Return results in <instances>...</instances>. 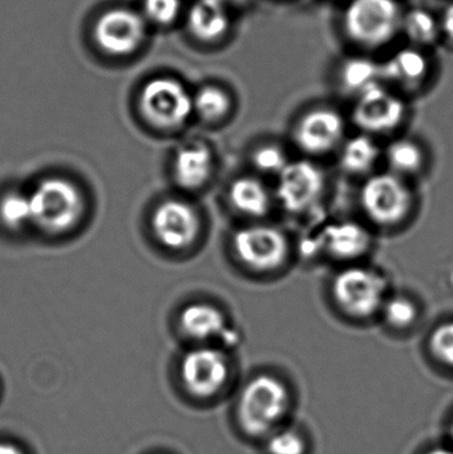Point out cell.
<instances>
[{
    "mask_svg": "<svg viewBox=\"0 0 453 454\" xmlns=\"http://www.w3.org/2000/svg\"><path fill=\"white\" fill-rule=\"evenodd\" d=\"M403 16L398 0H350L343 12V29L354 44L379 50L401 34Z\"/></svg>",
    "mask_w": 453,
    "mask_h": 454,
    "instance_id": "obj_1",
    "label": "cell"
},
{
    "mask_svg": "<svg viewBox=\"0 0 453 454\" xmlns=\"http://www.w3.org/2000/svg\"><path fill=\"white\" fill-rule=\"evenodd\" d=\"M289 407V392L278 379L260 375L242 391L238 418L242 428L253 436L270 434Z\"/></svg>",
    "mask_w": 453,
    "mask_h": 454,
    "instance_id": "obj_2",
    "label": "cell"
},
{
    "mask_svg": "<svg viewBox=\"0 0 453 454\" xmlns=\"http://www.w3.org/2000/svg\"><path fill=\"white\" fill-rule=\"evenodd\" d=\"M28 196L32 223L47 232L72 229L79 223L84 209L79 189L64 178H45Z\"/></svg>",
    "mask_w": 453,
    "mask_h": 454,
    "instance_id": "obj_3",
    "label": "cell"
},
{
    "mask_svg": "<svg viewBox=\"0 0 453 454\" xmlns=\"http://www.w3.org/2000/svg\"><path fill=\"white\" fill-rule=\"evenodd\" d=\"M387 282L369 267H348L332 283L335 301L343 311L356 317H369L386 303Z\"/></svg>",
    "mask_w": 453,
    "mask_h": 454,
    "instance_id": "obj_4",
    "label": "cell"
},
{
    "mask_svg": "<svg viewBox=\"0 0 453 454\" xmlns=\"http://www.w3.org/2000/svg\"><path fill=\"white\" fill-rule=\"evenodd\" d=\"M361 202L370 220L378 225L393 226L409 215L412 197L401 176L380 173L364 183Z\"/></svg>",
    "mask_w": 453,
    "mask_h": 454,
    "instance_id": "obj_5",
    "label": "cell"
},
{
    "mask_svg": "<svg viewBox=\"0 0 453 454\" xmlns=\"http://www.w3.org/2000/svg\"><path fill=\"white\" fill-rule=\"evenodd\" d=\"M141 108L152 124L172 129L185 124L193 114V95L183 82L169 77H159L144 88Z\"/></svg>",
    "mask_w": 453,
    "mask_h": 454,
    "instance_id": "obj_6",
    "label": "cell"
},
{
    "mask_svg": "<svg viewBox=\"0 0 453 454\" xmlns=\"http://www.w3.org/2000/svg\"><path fill=\"white\" fill-rule=\"evenodd\" d=\"M233 247L242 263L257 271L276 270L289 254L286 237L265 225L242 227L234 234Z\"/></svg>",
    "mask_w": 453,
    "mask_h": 454,
    "instance_id": "obj_7",
    "label": "cell"
},
{
    "mask_svg": "<svg viewBox=\"0 0 453 454\" xmlns=\"http://www.w3.org/2000/svg\"><path fill=\"white\" fill-rule=\"evenodd\" d=\"M404 117L406 104L383 84L362 93L354 104V122L366 135L391 132L402 124Z\"/></svg>",
    "mask_w": 453,
    "mask_h": 454,
    "instance_id": "obj_8",
    "label": "cell"
},
{
    "mask_svg": "<svg viewBox=\"0 0 453 454\" xmlns=\"http://www.w3.org/2000/svg\"><path fill=\"white\" fill-rule=\"evenodd\" d=\"M324 188L322 170L313 162L301 160L289 162L278 176L277 196L285 209L301 213L319 201Z\"/></svg>",
    "mask_w": 453,
    "mask_h": 454,
    "instance_id": "obj_9",
    "label": "cell"
},
{
    "mask_svg": "<svg viewBox=\"0 0 453 454\" xmlns=\"http://www.w3.org/2000/svg\"><path fill=\"white\" fill-rule=\"evenodd\" d=\"M229 375L225 354L217 348L191 349L181 362V378L194 396L210 397L217 394Z\"/></svg>",
    "mask_w": 453,
    "mask_h": 454,
    "instance_id": "obj_10",
    "label": "cell"
},
{
    "mask_svg": "<svg viewBox=\"0 0 453 454\" xmlns=\"http://www.w3.org/2000/svg\"><path fill=\"white\" fill-rule=\"evenodd\" d=\"M145 20L135 11L117 8L104 13L96 23L98 44L112 55H128L137 50L145 37Z\"/></svg>",
    "mask_w": 453,
    "mask_h": 454,
    "instance_id": "obj_11",
    "label": "cell"
},
{
    "mask_svg": "<svg viewBox=\"0 0 453 454\" xmlns=\"http://www.w3.org/2000/svg\"><path fill=\"white\" fill-rule=\"evenodd\" d=\"M154 235L170 250H183L196 239L199 232V218L196 210L180 200L162 202L152 220Z\"/></svg>",
    "mask_w": 453,
    "mask_h": 454,
    "instance_id": "obj_12",
    "label": "cell"
},
{
    "mask_svg": "<svg viewBox=\"0 0 453 454\" xmlns=\"http://www.w3.org/2000/svg\"><path fill=\"white\" fill-rule=\"evenodd\" d=\"M345 135V120L335 109L316 108L298 122L295 140L306 153L324 154L337 148Z\"/></svg>",
    "mask_w": 453,
    "mask_h": 454,
    "instance_id": "obj_13",
    "label": "cell"
},
{
    "mask_svg": "<svg viewBox=\"0 0 453 454\" xmlns=\"http://www.w3.org/2000/svg\"><path fill=\"white\" fill-rule=\"evenodd\" d=\"M382 66L383 82L398 85L404 90H415L427 79L431 71V61L422 48H402L390 56Z\"/></svg>",
    "mask_w": 453,
    "mask_h": 454,
    "instance_id": "obj_14",
    "label": "cell"
},
{
    "mask_svg": "<svg viewBox=\"0 0 453 454\" xmlns=\"http://www.w3.org/2000/svg\"><path fill=\"white\" fill-rule=\"evenodd\" d=\"M230 26V5L225 0H196L189 10V31L201 42L223 39Z\"/></svg>",
    "mask_w": 453,
    "mask_h": 454,
    "instance_id": "obj_15",
    "label": "cell"
},
{
    "mask_svg": "<svg viewBox=\"0 0 453 454\" xmlns=\"http://www.w3.org/2000/svg\"><path fill=\"white\" fill-rule=\"evenodd\" d=\"M176 181L186 191L202 188L213 172V154L205 144L183 146L175 157Z\"/></svg>",
    "mask_w": 453,
    "mask_h": 454,
    "instance_id": "obj_16",
    "label": "cell"
},
{
    "mask_svg": "<svg viewBox=\"0 0 453 454\" xmlns=\"http://www.w3.org/2000/svg\"><path fill=\"white\" fill-rule=\"evenodd\" d=\"M322 243L334 258L350 261L367 253L371 245L370 232L356 223H332L322 234Z\"/></svg>",
    "mask_w": 453,
    "mask_h": 454,
    "instance_id": "obj_17",
    "label": "cell"
},
{
    "mask_svg": "<svg viewBox=\"0 0 453 454\" xmlns=\"http://www.w3.org/2000/svg\"><path fill=\"white\" fill-rule=\"evenodd\" d=\"M180 327L189 338L207 340L225 333L226 320L217 307L207 303H193L181 312Z\"/></svg>",
    "mask_w": 453,
    "mask_h": 454,
    "instance_id": "obj_18",
    "label": "cell"
},
{
    "mask_svg": "<svg viewBox=\"0 0 453 454\" xmlns=\"http://www.w3.org/2000/svg\"><path fill=\"white\" fill-rule=\"evenodd\" d=\"M340 79L343 90L358 98L366 90L383 84L382 66L366 56H354L340 67Z\"/></svg>",
    "mask_w": 453,
    "mask_h": 454,
    "instance_id": "obj_19",
    "label": "cell"
},
{
    "mask_svg": "<svg viewBox=\"0 0 453 454\" xmlns=\"http://www.w3.org/2000/svg\"><path fill=\"white\" fill-rule=\"evenodd\" d=\"M231 205L247 217H262L270 209V194L257 178L241 177L229 191Z\"/></svg>",
    "mask_w": 453,
    "mask_h": 454,
    "instance_id": "obj_20",
    "label": "cell"
},
{
    "mask_svg": "<svg viewBox=\"0 0 453 454\" xmlns=\"http://www.w3.org/2000/svg\"><path fill=\"white\" fill-rule=\"evenodd\" d=\"M379 148L369 135L354 136L343 144L340 165L351 175L370 172L379 159Z\"/></svg>",
    "mask_w": 453,
    "mask_h": 454,
    "instance_id": "obj_21",
    "label": "cell"
},
{
    "mask_svg": "<svg viewBox=\"0 0 453 454\" xmlns=\"http://www.w3.org/2000/svg\"><path fill=\"white\" fill-rule=\"evenodd\" d=\"M402 32L411 45L418 48L430 47L441 36V21L425 8H412L404 12Z\"/></svg>",
    "mask_w": 453,
    "mask_h": 454,
    "instance_id": "obj_22",
    "label": "cell"
},
{
    "mask_svg": "<svg viewBox=\"0 0 453 454\" xmlns=\"http://www.w3.org/2000/svg\"><path fill=\"white\" fill-rule=\"evenodd\" d=\"M193 108L205 121H220L230 112L231 98L223 88L205 85L193 96Z\"/></svg>",
    "mask_w": 453,
    "mask_h": 454,
    "instance_id": "obj_23",
    "label": "cell"
},
{
    "mask_svg": "<svg viewBox=\"0 0 453 454\" xmlns=\"http://www.w3.org/2000/svg\"><path fill=\"white\" fill-rule=\"evenodd\" d=\"M386 159L391 172L401 177L417 172L423 164L422 151L414 141L410 140H398L391 144L386 152Z\"/></svg>",
    "mask_w": 453,
    "mask_h": 454,
    "instance_id": "obj_24",
    "label": "cell"
},
{
    "mask_svg": "<svg viewBox=\"0 0 453 454\" xmlns=\"http://www.w3.org/2000/svg\"><path fill=\"white\" fill-rule=\"evenodd\" d=\"M0 221L12 230L32 223L31 201L28 194L10 192L0 200Z\"/></svg>",
    "mask_w": 453,
    "mask_h": 454,
    "instance_id": "obj_25",
    "label": "cell"
},
{
    "mask_svg": "<svg viewBox=\"0 0 453 454\" xmlns=\"http://www.w3.org/2000/svg\"><path fill=\"white\" fill-rule=\"evenodd\" d=\"M383 309H385L386 319L394 327H409L418 317V309L414 301L404 298V296H395V298L386 301Z\"/></svg>",
    "mask_w": 453,
    "mask_h": 454,
    "instance_id": "obj_26",
    "label": "cell"
},
{
    "mask_svg": "<svg viewBox=\"0 0 453 454\" xmlns=\"http://www.w3.org/2000/svg\"><path fill=\"white\" fill-rule=\"evenodd\" d=\"M430 346L441 363L453 367V322L444 323L433 331Z\"/></svg>",
    "mask_w": 453,
    "mask_h": 454,
    "instance_id": "obj_27",
    "label": "cell"
},
{
    "mask_svg": "<svg viewBox=\"0 0 453 454\" xmlns=\"http://www.w3.org/2000/svg\"><path fill=\"white\" fill-rule=\"evenodd\" d=\"M268 450L270 454H303L305 442L293 429H284L271 434L268 442Z\"/></svg>",
    "mask_w": 453,
    "mask_h": 454,
    "instance_id": "obj_28",
    "label": "cell"
},
{
    "mask_svg": "<svg viewBox=\"0 0 453 454\" xmlns=\"http://www.w3.org/2000/svg\"><path fill=\"white\" fill-rule=\"evenodd\" d=\"M181 0H145L144 12L149 20L157 24H170L178 18Z\"/></svg>",
    "mask_w": 453,
    "mask_h": 454,
    "instance_id": "obj_29",
    "label": "cell"
},
{
    "mask_svg": "<svg viewBox=\"0 0 453 454\" xmlns=\"http://www.w3.org/2000/svg\"><path fill=\"white\" fill-rule=\"evenodd\" d=\"M254 164L261 172L279 176L289 161L281 149L276 146H263L255 152Z\"/></svg>",
    "mask_w": 453,
    "mask_h": 454,
    "instance_id": "obj_30",
    "label": "cell"
},
{
    "mask_svg": "<svg viewBox=\"0 0 453 454\" xmlns=\"http://www.w3.org/2000/svg\"><path fill=\"white\" fill-rule=\"evenodd\" d=\"M441 31L453 44V3L444 10L441 20Z\"/></svg>",
    "mask_w": 453,
    "mask_h": 454,
    "instance_id": "obj_31",
    "label": "cell"
},
{
    "mask_svg": "<svg viewBox=\"0 0 453 454\" xmlns=\"http://www.w3.org/2000/svg\"><path fill=\"white\" fill-rule=\"evenodd\" d=\"M0 454H24L16 445L10 442H0Z\"/></svg>",
    "mask_w": 453,
    "mask_h": 454,
    "instance_id": "obj_32",
    "label": "cell"
},
{
    "mask_svg": "<svg viewBox=\"0 0 453 454\" xmlns=\"http://www.w3.org/2000/svg\"><path fill=\"white\" fill-rule=\"evenodd\" d=\"M428 454H453V450H446V448H438V450H431Z\"/></svg>",
    "mask_w": 453,
    "mask_h": 454,
    "instance_id": "obj_33",
    "label": "cell"
},
{
    "mask_svg": "<svg viewBox=\"0 0 453 454\" xmlns=\"http://www.w3.org/2000/svg\"><path fill=\"white\" fill-rule=\"evenodd\" d=\"M226 3H228L229 5L231 4H238V3L245 2V0H225Z\"/></svg>",
    "mask_w": 453,
    "mask_h": 454,
    "instance_id": "obj_34",
    "label": "cell"
},
{
    "mask_svg": "<svg viewBox=\"0 0 453 454\" xmlns=\"http://www.w3.org/2000/svg\"><path fill=\"white\" fill-rule=\"evenodd\" d=\"M452 436H453V424H452Z\"/></svg>",
    "mask_w": 453,
    "mask_h": 454,
    "instance_id": "obj_35",
    "label": "cell"
}]
</instances>
